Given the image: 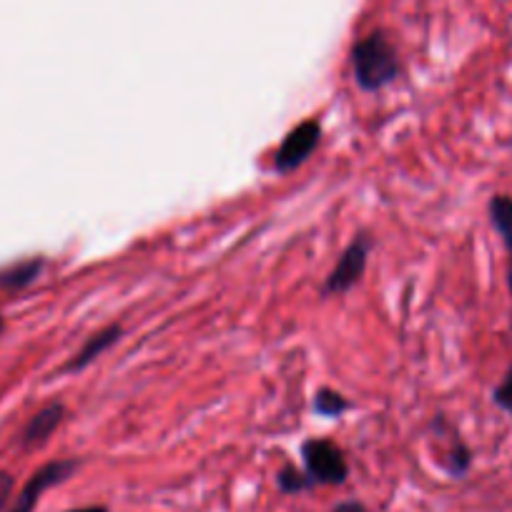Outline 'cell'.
<instances>
[{
  "label": "cell",
  "mask_w": 512,
  "mask_h": 512,
  "mask_svg": "<svg viewBox=\"0 0 512 512\" xmlns=\"http://www.w3.org/2000/svg\"><path fill=\"white\" fill-rule=\"evenodd\" d=\"M332 512H369V510L364 507V502L344 500V502H339V505H334Z\"/></svg>",
  "instance_id": "15"
},
{
  "label": "cell",
  "mask_w": 512,
  "mask_h": 512,
  "mask_svg": "<svg viewBox=\"0 0 512 512\" xmlns=\"http://www.w3.org/2000/svg\"><path fill=\"white\" fill-rule=\"evenodd\" d=\"M3 329H6V322H3V317H0V332H3Z\"/></svg>",
  "instance_id": "18"
},
{
  "label": "cell",
  "mask_w": 512,
  "mask_h": 512,
  "mask_svg": "<svg viewBox=\"0 0 512 512\" xmlns=\"http://www.w3.org/2000/svg\"><path fill=\"white\" fill-rule=\"evenodd\" d=\"M349 61H352L354 81L367 93H377L395 83L402 71L400 56L382 31L369 33L367 38L354 43Z\"/></svg>",
  "instance_id": "1"
},
{
  "label": "cell",
  "mask_w": 512,
  "mask_h": 512,
  "mask_svg": "<svg viewBox=\"0 0 512 512\" xmlns=\"http://www.w3.org/2000/svg\"><path fill=\"white\" fill-rule=\"evenodd\" d=\"M63 417H66V407L61 402H53V405H46L41 412L28 420V425L23 427L21 432V445L23 447H38L43 442L51 440L53 432L61 427Z\"/></svg>",
  "instance_id": "6"
},
{
  "label": "cell",
  "mask_w": 512,
  "mask_h": 512,
  "mask_svg": "<svg viewBox=\"0 0 512 512\" xmlns=\"http://www.w3.org/2000/svg\"><path fill=\"white\" fill-rule=\"evenodd\" d=\"M68 512H111L106 505H86V507H73Z\"/></svg>",
  "instance_id": "16"
},
{
  "label": "cell",
  "mask_w": 512,
  "mask_h": 512,
  "mask_svg": "<svg viewBox=\"0 0 512 512\" xmlns=\"http://www.w3.org/2000/svg\"><path fill=\"white\" fill-rule=\"evenodd\" d=\"M352 410V402L337 390H329V387H322V390L314 395V412L322 417H329V420H337V417L347 415Z\"/></svg>",
  "instance_id": "10"
},
{
  "label": "cell",
  "mask_w": 512,
  "mask_h": 512,
  "mask_svg": "<svg viewBox=\"0 0 512 512\" xmlns=\"http://www.w3.org/2000/svg\"><path fill=\"white\" fill-rule=\"evenodd\" d=\"M487 216H490L492 229L502 239L507 251H512V196L495 194L487 204Z\"/></svg>",
  "instance_id": "9"
},
{
  "label": "cell",
  "mask_w": 512,
  "mask_h": 512,
  "mask_svg": "<svg viewBox=\"0 0 512 512\" xmlns=\"http://www.w3.org/2000/svg\"><path fill=\"white\" fill-rule=\"evenodd\" d=\"M78 467H81V460H53V462H46V465H43L41 470L33 472L31 480H28L26 487H23V490L18 492L16 502H13L11 510H8V512H33V510H36L38 502H41L43 492H48V490H51V487L61 485V482H66L68 477L76 475Z\"/></svg>",
  "instance_id": "5"
},
{
  "label": "cell",
  "mask_w": 512,
  "mask_h": 512,
  "mask_svg": "<svg viewBox=\"0 0 512 512\" xmlns=\"http://www.w3.org/2000/svg\"><path fill=\"white\" fill-rule=\"evenodd\" d=\"M304 472L314 480V485H344L349 477L347 457L337 442L327 437H309L302 442Z\"/></svg>",
  "instance_id": "2"
},
{
  "label": "cell",
  "mask_w": 512,
  "mask_h": 512,
  "mask_svg": "<svg viewBox=\"0 0 512 512\" xmlns=\"http://www.w3.org/2000/svg\"><path fill=\"white\" fill-rule=\"evenodd\" d=\"M492 402H495L502 412L512 415V364L507 367V372L502 374L500 384L492 390Z\"/></svg>",
  "instance_id": "13"
},
{
  "label": "cell",
  "mask_w": 512,
  "mask_h": 512,
  "mask_svg": "<svg viewBox=\"0 0 512 512\" xmlns=\"http://www.w3.org/2000/svg\"><path fill=\"white\" fill-rule=\"evenodd\" d=\"M470 467H472V450L460 440V437H455V442H452L450 452H447L445 457V470L450 472L452 477H465L467 472H470Z\"/></svg>",
  "instance_id": "12"
},
{
  "label": "cell",
  "mask_w": 512,
  "mask_h": 512,
  "mask_svg": "<svg viewBox=\"0 0 512 512\" xmlns=\"http://www.w3.org/2000/svg\"><path fill=\"white\" fill-rule=\"evenodd\" d=\"M277 487L282 495H299V492L312 490L314 480L304 470H297L294 465H284L277 472Z\"/></svg>",
  "instance_id": "11"
},
{
  "label": "cell",
  "mask_w": 512,
  "mask_h": 512,
  "mask_svg": "<svg viewBox=\"0 0 512 512\" xmlns=\"http://www.w3.org/2000/svg\"><path fill=\"white\" fill-rule=\"evenodd\" d=\"M46 269V259L43 256H31V259H21L8 267L0 269V289L3 292H21V289L31 287L41 272Z\"/></svg>",
  "instance_id": "8"
},
{
  "label": "cell",
  "mask_w": 512,
  "mask_h": 512,
  "mask_svg": "<svg viewBox=\"0 0 512 512\" xmlns=\"http://www.w3.org/2000/svg\"><path fill=\"white\" fill-rule=\"evenodd\" d=\"M121 334H123L121 324H108V327H103L101 332L91 334V337L86 339V344L73 354L71 362L63 367V372H81V369H86L88 364L96 362L103 352H108V349L121 339Z\"/></svg>",
  "instance_id": "7"
},
{
  "label": "cell",
  "mask_w": 512,
  "mask_h": 512,
  "mask_svg": "<svg viewBox=\"0 0 512 512\" xmlns=\"http://www.w3.org/2000/svg\"><path fill=\"white\" fill-rule=\"evenodd\" d=\"M13 487H16V480H13L11 472H0V512L6 510Z\"/></svg>",
  "instance_id": "14"
},
{
  "label": "cell",
  "mask_w": 512,
  "mask_h": 512,
  "mask_svg": "<svg viewBox=\"0 0 512 512\" xmlns=\"http://www.w3.org/2000/svg\"><path fill=\"white\" fill-rule=\"evenodd\" d=\"M369 251H372V239L367 234L354 236L352 244L342 251L339 262L334 264V269L329 272L327 282L322 284V297H342L349 289L357 287L359 279L364 277V269H367Z\"/></svg>",
  "instance_id": "3"
},
{
  "label": "cell",
  "mask_w": 512,
  "mask_h": 512,
  "mask_svg": "<svg viewBox=\"0 0 512 512\" xmlns=\"http://www.w3.org/2000/svg\"><path fill=\"white\" fill-rule=\"evenodd\" d=\"M319 141H322V123H319V118H307V121L297 123L284 136L282 144H279L277 154H274V169L279 174H292V171H297L317 151Z\"/></svg>",
  "instance_id": "4"
},
{
  "label": "cell",
  "mask_w": 512,
  "mask_h": 512,
  "mask_svg": "<svg viewBox=\"0 0 512 512\" xmlns=\"http://www.w3.org/2000/svg\"><path fill=\"white\" fill-rule=\"evenodd\" d=\"M507 289H510V297H512V251H507ZM510 329H512V317H510Z\"/></svg>",
  "instance_id": "17"
}]
</instances>
